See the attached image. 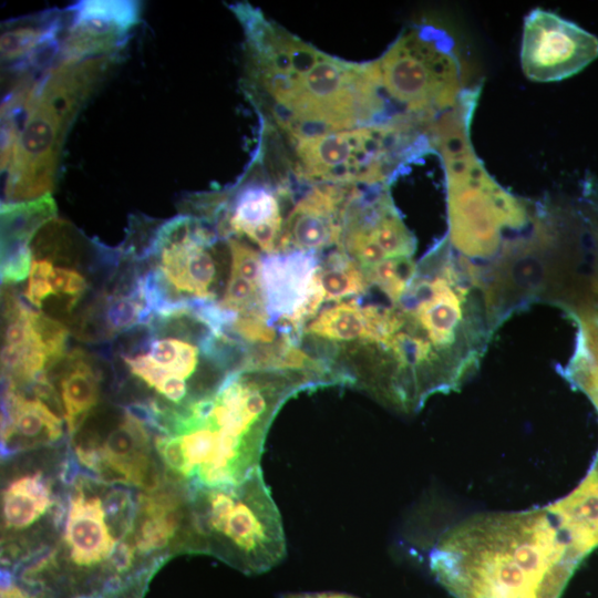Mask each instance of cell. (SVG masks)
Segmentation results:
<instances>
[{
	"label": "cell",
	"instance_id": "obj_30",
	"mask_svg": "<svg viewBox=\"0 0 598 598\" xmlns=\"http://www.w3.org/2000/svg\"><path fill=\"white\" fill-rule=\"evenodd\" d=\"M86 598V597H85Z\"/></svg>",
	"mask_w": 598,
	"mask_h": 598
},
{
	"label": "cell",
	"instance_id": "obj_17",
	"mask_svg": "<svg viewBox=\"0 0 598 598\" xmlns=\"http://www.w3.org/2000/svg\"><path fill=\"white\" fill-rule=\"evenodd\" d=\"M66 10L50 9L2 23L0 49L6 70L18 78L39 75L59 61Z\"/></svg>",
	"mask_w": 598,
	"mask_h": 598
},
{
	"label": "cell",
	"instance_id": "obj_27",
	"mask_svg": "<svg viewBox=\"0 0 598 598\" xmlns=\"http://www.w3.org/2000/svg\"><path fill=\"white\" fill-rule=\"evenodd\" d=\"M32 251L30 245L1 248V283L22 281L30 274Z\"/></svg>",
	"mask_w": 598,
	"mask_h": 598
},
{
	"label": "cell",
	"instance_id": "obj_7",
	"mask_svg": "<svg viewBox=\"0 0 598 598\" xmlns=\"http://www.w3.org/2000/svg\"><path fill=\"white\" fill-rule=\"evenodd\" d=\"M429 124L399 114L379 124L289 135L291 166L307 185L389 186L406 164L433 152Z\"/></svg>",
	"mask_w": 598,
	"mask_h": 598
},
{
	"label": "cell",
	"instance_id": "obj_21",
	"mask_svg": "<svg viewBox=\"0 0 598 598\" xmlns=\"http://www.w3.org/2000/svg\"><path fill=\"white\" fill-rule=\"evenodd\" d=\"M53 367L59 368L64 420L69 435L73 436L99 402V378L91 361L80 350L65 354Z\"/></svg>",
	"mask_w": 598,
	"mask_h": 598
},
{
	"label": "cell",
	"instance_id": "obj_12",
	"mask_svg": "<svg viewBox=\"0 0 598 598\" xmlns=\"http://www.w3.org/2000/svg\"><path fill=\"white\" fill-rule=\"evenodd\" d=\"M598 58V37L557 13L536 8L524 19L520 64L534 82L570 78Z\"/></svg>",
	"mask_w": 598,
	"mask_h": 598
},
{
	"label": "cell",
	"instance_id": "obj_20",
	"mask_svg": "<svg viewBox=\"0 0 598 598\" xmlns=\"http://www.w3.org/2000/svg\"><path fill=\"white\" fill-rule=\"evenodd\" d=\"M546 508L581 554L598 547V477L591 470L570 494Z\"/></svg>",
	"mask_w": 598,
	"mask_h": 598
},
{
	"label": "cell",
	"instance_id": "obj_22",
	"mask_svg": "<svg viewBox=\"0 0 598 598\" xmlns=\"http://www.w3.org/2000/svg\"><path fill=\"white\" fill-rule=\"evenodd\" d=\"M51 504V486L40 472L18 477L3 491L4 527L14 530L27 528L37 522Z\"/></svg>",
	"mask_w": 598,
	"mask_h": 598
},
{
	"label": "cell",
	"instance_id": "obj_24",
	"mask_svg": "<svg viewBox=\"0 0 598 598\" xmlns=\"http://www.w3.org/2000/svg\"><path fill=\"white\" fill-rule=\"evenodd\" d=\"M55 217L50 194L30 202L1 203V247L30 245L38 230Z\"/></svg>",
	"mask_w": 598,
	"mask_h": 598
},
{
	"label": "cell",
	"instance_id": "obj_2",
	"mask_svg": "<svg viewBox=\"0 0 598 598\" xmlns=\"http://www.w3.org/2000/svg\"><path fill=\"white\" fill-rule=\"evenodd\" d=\"M230 9L245 34L246 93L286 136L379 124L398 115L375 60L329 55L249 3Z\"/></svg>",
	"mask_w": 598,
	"mask_h": 598
},
{
	"label": "cell",
	"instance_id": "obj_4",
	"mask_svg": "<svg viewBox=\"0 0 598 598\" xmlns=\"http://www.w3.org/2000/svg\"><path fill=\"white\" fill-rule=\"evenodd\" d=\"M478 97L465 94L430 126L445 171L448 237L454 249L485 269L497 292H519L546 247L550 212L501 186L471 142Z\"/></svg>",
	"mask_w": 598,
	"mask_h": 598
},
{
	"label": "cell",
	"instance_id": "obj_5",
	"mask_svg": "<svg viewBox=\"0 0 598 598\" xmlns=\"http://www.w3.org/2000/svg\"><path fill=\"white\" fill-rule=\"evenodd\" d=\"M582 558L545 506L472 516L439 537L429 560L456 598H558Z\"/></svg>",
	"mask_w": 598,
	"mask_h": 598
},
{
	"label": "cell",
	"instance_id": "obj_13",
	"mask_svg": "<svg viewBox=\"0 0 598 598\" xmlns=\"http://www.w3.org/2000/svg\"><path fill=\"white\" fill-rule=\"evenodd\" d=\"M320 260L318 254L300 250L262 256L259 285L266 312L296 341L324 303L317 279Z\"/></svg>",
	"mask_w": 598,
	"mask_h": 598
},
{
	"label": "cell",
	"instance_id": "obj_25",
	"mask_svg": "<svg viewBox=\"0 0 598 598\" xmlns=\"http://www.w3.org/2000/svg\"><path fill=\"white\" fill-rule=\"evenodd\" d=\"M47 281L50 297L59 298L63 312L69 313L83 297L87 282L82 274L72 268L54 266L53 261L42 255L32 258L31 268Z\"/></svg>",
	"mask_w": 598,
	"mask_h": 598
},
{
	"label": "cell",
	"instance_id": "obj_1",
	"mask_svg": "<svg viewBox=\"0 0 598 598\" xmlns=\"http://www.w3.org/2000/svg\"><path fill=\"white\" fill-rule=\"evenodd\" d=\"M382 298L369 338L319 360L336 385L358 388L406 414L435 394L458 391L502 326L482 269L446 235L416 262L399 299Z\"/></svg>",
	"mask_w": 598,
	"mask_h": 598
},
{
	"label": "cell",
	"instance_id": "obj_8",
	"mask_svg": "<svg viewBox=\"0 0 598 598\" xmlns=\"http://www.w3.org/2000/svg\"><path fill=\"white\" fill-rule=\"evenodd\" d=\"M190 512L197 551L248 574L265 573L286 557L281 515L260 467L237 484L196 489Z\"/></svg>",
	"mask_w": 598,
	"mask_h": 598
},
{
	"label": "cell",
	"instance_id": "obj_14",
	"mask_svg": "<svg viewBox=\"0 0 598 598\" xmlns=\"http://www.w3.org/2000/svg\"><path fill=\"white\" fill-rule=\"evenodd\" d=\"M65 10L58 63L120 55L141 16L140 3L127 0H84Z\"/></svg>",
	"mask_w": 598,
	"mask_h": 598
},
{
	"label": "cell",
	"instance_id": "obj_16",
	"mask_svg": "<svg viewBox=\"0 0 598 598\" xmlns=\"http://www.w3.org/2000/svg\"><path fill=\"white\" fill-rule=\"evenodd\" d=\"M289 196L286 185L249 182L235 193L230 204L220 203L213 224L223 239L246 236L265 254H274L285 221L281 202Z\"/></svg>",
	"mask_w": 598,
	"mask_h": 598
},
{
	"label": "cell",
	"instance_id": "obj_11",
	"mask_svg": "<svg viewBox=\"0 0 598 598\" xmlns=\"http://www.w3.org/2000/svg\"><path fill=\"white\" fill-rule=\"evenodd\" d=\"M339 250L362 268L388 258L413 257L416 239L386 185L359 186L344 213Z\"/></svg>",
	"mask_w": 598,
	"mask_h": 598
},
{
	"label": "cell",
	"instance_id": "obj_3",
	"mask_svg": "<svg viewBox=\"0 0 598 598\" xmlns=\"http://www.w3.org/2000/svg\"><path fill=\"white\" fill-rule=\"evenodd\" d=\"M326 386L296 370L241 368L207 394L181 406L157 400L154 446L189 495L203 487L237 484L260 467L269 427L295 394Z\"/></svg>",
	"mask_w": 598,
	"mask_h": 598
},
{
	"label": "cell",
	"instance_id": "obj_6",
	"mask_svg": "<svg viewBox=\"0 0 598 598\" xmlns=\"http://www.w3.org/2000/svg\"><path fill=\"white\" fill-rule=\"evenodd\" d=\"M120 55L59 62L40 74L8 166L1 203L50 194L66 135Z\"/></svg>",
	"mask_w": 598,
	"mask_h": 598
},
{
	"label": "cell",
	"instance_id": "obj_29",
	"mask_svg": "<svg viewBox=\"0 0 598 598\" xmlns=\"http://www.w3.org/2000/svg\"><path fill=\"white\" fill-rule=\"evenodd\" d=\"M280 598H358L352 595L337 591H316V592H289Z\"/></svg>",
	"mask_w": 598,
	"mask_h": 598
},
{
	"label": "cell",
	"instance_id": "obj_26",
	"mask_svg": "<svg viewBox=\"0 0 598 598\" xmlns=\"http://www.w3.org/2000/svg\"><path fill=\"white\" fill-rule=\"evenodd\" d=\"M230 255V275L241 277L259 285L262 256L250 245L238 237L227 239Z\"/></svg>",
	"mask_w": 598,
	"mask_h": 598
},
{
	"label": "cell",
	"instance_id": "obj_19",
	"mask_svg": "<svg viewBox=\"0 0 598 598\" xmlns=\"http://www.w3.org/2000/svg\"><path fill=\"white\" fill-rule=\"evenodd\" d=\"M64 537L70 557L78 566H92L109 558L116 545L102 499L86 495L80 483L70 498Z\"/></svg>",
	"mask_w": 598,
	"mask_h": 598
},
{
	"label": "cell",
	"instance_id": "obj_23",
	"mask_svg": "<svg viewBox=\"0 0 598 598\" xmlns=\"http://www.w3.org/2000/svg\"><path fill=\"white\" fill-rule=\"evenodd\" d=\"M317 279L324 302L355 299L372 289L363 268L339 249L320 260Z\"/></svg>",
	"mask_w": 598,
	"mask_h": 598
},
{
	"label": "cell",
	"instance_id": "obj_28",
	"mask_svg": "<svg viewBox=\"0 0 598 598\" xmlns=\"http://www.w3.org/2000/svg\"><path fill=\"white\" fill-rule=\"evenodd\" d=\"M135 549L134 546L125 540L116 543L109 557L111 566L117 571L127 569L134 559Z\"/></svg>",
	"mask_w": 598,
	"mask_h": 598
},
{
	"label": "cell",
	"instance_id": "obj_9",
	"mask_svg": "<svg viewBox=\"0 0 598 598\" xmlns=\"http://www.w3.org/2000/svg\"><path fill=\"white\" fill-rule=\"evenodd\" d=\"M219 238L212 223L194 215L175 216L155 229L136 258L150 262L140 280L155 317L187 311L193 301H217Z\"/></svg>",
	"mask_w": 598,
	"mask_h": 598
},
{
	"label": "cell",
	"instance_id": "obj_15",
	"mask_svg": "<svg viewBox=\"0 0 598 598\" xmlns=\"http://www.w3.org/2000/svg\"><path fill=\"white\" fill-rule=\"evenodd\" d=\"M308 186L285 218L276 252L300 250L319 255L339 246L346 209L361 185Z\"/></svg>",
	"mask_w": 598,
	"mask_h": 598
},
{
	"label": "cell",
	"instance_id": "obj_10",
	"mask_svg": "<svg viewBox=\"0 0 598 598\" xmlns=\"http://www.w3.org/2000/svg\"><path fill=\"white\" fill-rule=\"evenodd\" d=\"M375 62L382 89L401 114L434 118L465 90L452 39L430 24L406 28Z\"/></svg>",
	"mask_w": 598,
	"mask_h": 598
},
{
	"label": "cell",
	"instance_id": "obj_18",
	"mask_svg": "<svg viewBox=\"0 0 598 598\" xmlns=\"http://www.w3.org/2000/svg\"><path fill=\"white\" fill-rule=\"evenodd\" d=\"M63 433L60 416L40 399H28L2 378L1 454L38 447L59 441Z\"/></svg>",
	"mask_w": 598,
	"mask_h": 598
}]
</instances>
